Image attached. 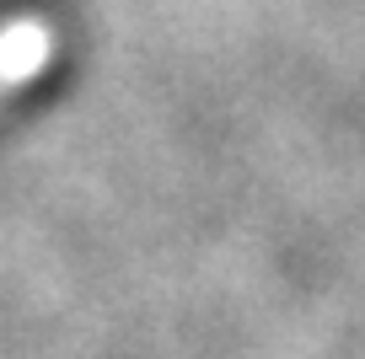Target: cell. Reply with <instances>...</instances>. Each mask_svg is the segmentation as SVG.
Here are the masks:
<instances>
[{
	"label": "cell",
	"mask_w": 365,
	"mask_h": 359,
	"mask_svg": "<svg viewBox=\"0 0 365 359\" xmlns=\"http://www.w3.org/2000/svg\"><path fill=\"white\" fill-rule=\"evenodd\" d=\"M59 65V27L38 11H0V108L38 91Z\"/></svg>",
	"instance_id": "obj_1"
}]
</instances>
